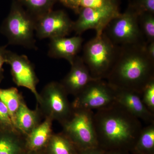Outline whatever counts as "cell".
I'll return each instance as SVG.
<instances>
[{
	"label": "cell",
	"mask_w": 154,
	"mask_h": 154,
	"mask_svg": "<svg viewBox=\"0 0 154 154\" xmlns=\"http://www.w3.org/2000/svg\"><path fill=\"white\" fill-rule=\"evenodd\" d=\"M114 89L116 102L124 106L133 115L148 125L154 123V114L143 104L140 94L128 90Z\"/></svg>",
	"instance_id": "4fadbf2b"
},
{
	"label": "cell",
	"mask_w": 154,
	"mask_h": 154,
	"mask_svg": "<svg viewBox=\"0 0 154 154\" xmlns=\"http://www.w3.org/2000/svg\"><path fill=\"white\" fill-rule=\"evenodd\" d=\"M75 145L62 131L53 134L45 150V154H75Z\"/></svg>",
	"instance_id": "ac0fdd59"
},
{
	"label": "cell",
	"mask_w": 154,
	"mask_h": 154,
	"mask_svg": "<svg viewBox=\"0 0 154 154\" xmlns=\"http://www.w3.org/2000/svg\"><path fill=\"white\" fill-rule=\"evenodd\" d=\"M31 12L30 16L35 19L51 11L54 0H21Z\"/></svg>",
	"instance_id": "44dd1931"
},
{
	"label": "cell",
	"mask_w": 154,
	"mask_h": 154,
	"mask_svg": "<svg viewBox=\"0 0 154 154\" xmlns=\"http://www.w3.org/2000/svg\"><path fill=\"white\" fill-rule=\"evenodd\" d=\"M74 22L63 11H50L35 20V32L40 39L66 37L73 31Z\"/></svg>",
	"instance_id": "8fae6325"
},
{
	"label": "cell",
	"mask_w": 154,
	"mask_h": 154,
	"mask_svg": "<svg viewBox=\"0 0 154 154\" xmlns=\"http://www.w3.org/2000/svg\"><path fill=\"white\" fill-rule=\"evenodd\" d=\"M94 120L98 144L110 146L136 143L143 128L140 120L116 102L96 110Z\"/></svg>",
	"instance_id": "7a4b0ae2"
},
{
	"label": "cell",
	"mask_w": 154,
	"mask_h": 154,
	"mask_svg": "<svg viewBox=\"0 0 154 154\" xmlns=\"http://www.w3.org/2000/svg\"><path fill=\"white\" fill-rule=\"evenodd\" d=\"M70 70L61 81L68 95L78 96L92 81L96 79L91 75L82 58L77 55L71 64Z\"/></svg>",
	"instance_id": "7c38bea8"
},
{
	"label": "cell",
	"mask_w": 154,
	"mask_h": 154,
	"mask_svg": "<svg viewBox=\"0 0 154 154\" xmlns=\"http://www.w3.org/2000/svg\"><path fill=\"white\" fill-rule=\"evenodd\" d=\"M0 100L8 108L13 122L16 112L22 102L24 101L22 94L15 87L7 89L0 88Z\"/></svg>",
	"instance_id": "d6986e66"
},
{
	"label": "cell",
	"mask_w": 154,
	"mask_h": 154,
	"mask_svg": "<svg viewBox=\"0 0 154 154\" xmlns=\"http://www.w3.org/2000/svg\"><path fill=\"white\" fill-rule=\"evenodd\" d=\"M64 5L79 13L80 0H60Z\"/></svg>",
	"instance_id": "83f0119b"
},
{
	"label": "cell",
	"mask_w": 154,
	"mask_h": 154,
	"mask_svg": "<svg viewBox=\"0 0 154 154\" xmlns=\"http://www.w3.org/2000/svg\"><path fill=\"white\" fill-rule=\"evenodd\" d=\"M119 46L103 32L86 43L82 57L91 75L96 79H106L115 62Z\"/></svg>",
	"instance_id": "3957f363"
},
{
	"label": "cell",
	"mask_w": 154,
	"mask_h": 154,
	"mask_svg": "<svg viewBox=\"0 0 154 154\" xmlns=\"http://www.w3.org/2000/svg\"><path fill=\"white\" fill-rule=\"evenodd\" d=\"M145 44L119 46L115 62L106 79L109 85L141 95L146 86L154 79V61L146 53Z\"/></svg>",
	"instance_id": "6da1fadb"
},
{
	"label": "cell",
	"mask_w": 154,
	"mask_h": 154,
	"mask_svg": "<svg viewBox=\"0 0 154 154\" xmlns=\"http://www.w3.org/2000/svg\"><path fill=\"white\" fill-rule=\"evenodd\" d=\"M114 154V153H113V154Z\"/></svg>",
	"instance_id": "1f68e13d"
},
{
	"label": "cell",
	"mask_w": 154,
	"mask_h": 154,
	"mask_svg": "<svg viewBox=\"0 0 154 154\" xmlns=\"http://www.w3.org/2000/svg\"><path fill=\"white\" fill-rule=\"evenodd\" d=\"M116 102L115 90L104 79H95L89 83L72 103L73 109L98 110Z\"/></svg>",
	"instance_id": "9c48e42d"
},
{
	"label": "cell",
	"mask_w": 154,
	"mask_h": 154,
	"mask_svg": "<svg viewBox=\"0 0 154 154\" xmlns=\"http://www.w3.org/2000/svg\"><path fill=\"white\" fill-rule=\"evenodd\" d=\"M145 50L149 57L154 61V42L146 43Z\"/></svg>",
	"instance_id": "f1b7e54d"
},
{
	"label": "cell",
	"mask_w": 154,
	"mask_h": 154,
	"mask_svg": "<svg viewBox=\"0 0 154 154\" xmlns=\"http://www.w3.org/2000/svg\"><path fill=\"white\" fill-rule=\"evenodd\" d=\"M25 136L18 131L0 129V154H23L26 150Z\"/></svg>",
	"instance_id": "e0dca14e"
},
{
	"label": "cell",
	"mask_w": 154,
	"mask_h": 154,
	"mask_svg": "<svg viewBox=\"0 0 154 154\" xmlns=\"http://www.w3.org/2000/svg\"><path fill=\"white\" fill-rule=\"evenodd\" d=\"M23 154H45V151H44L36 152L26 150Z\"/></svg>",
	"instance_id": "4dcf8cb0"
},
{
	"label": "cell",
	"mask_w": 154,
	"mask_h": 154,
	"mask_svg": "<svg viewBox=\"0 0 154 154\" xmlns=\"http://www.w3.org/2000/svg\"><path fill=\"white\" fill-rule=\"evenodd\" d=\"M154 14L143 13L139 15V22L146 43L154 42Z\"/></svg>",
	"instance_id": "7402d4cb"
},
{
	"label": "cell",
	"mask_w": 154,
	"mask_h": 154,
	"mask_svg": "<svg viewBox=\"0 0 154 154\" xmlns=\"http://www.w3.org/2000/svg\"><path fill=\"white\" fill-rule=\"evenodd\" d=\"M93 110L82 108L73 109L72 117L63 125L62 132L75 146L83 149L98 145Z\"/></svg>",
	"instance_id": "52a82bcc"
},
{
	"label": "cell",
	"mask_w": 154,
	"mask_h": 154,
	"mask_svg": "<svg viewBox=\"0 0 154 154\" xmlns=\"http://www.w3.org/2000/svg\"><path fill=\"white\" fill-rule=\"evenodd\" d=\"M0 129L3 130L19 131L14 126L8 108L1 100H0Z\"/></svg>",
	"instance_id": "603a6c76"
},
{
	"label": "cell",
	"mask_w": 154,
	"mask_h": 154,
	"mask_svg": "<svg viewBox=\"0 0 154 154\" xmlns=\"http://www.w3.org/2000/svg\"><path fill=\"white\" fill-rule=\"evenodd\" d=\"M139 15L133 5L123 14L111 20L104 32L111 42L118 46L145 44V40L141 31Z\"/></svg>",
	"instance_id": "5b68a950"
},
{
	"label": "cell",
	"mask_w": 154,
	"mask_h": 154,
	"mask_svg": "<svg viewBox=\"0 0 154 154\" xmlns=\"http://www.w3.org/2000/svg\"><path fill=\"white\" fill-rule=\"evenodd\" d=\"M6 63L11 66V74L14 83L18 87L30 90L39 102V94L36 86L39 82L33 65L25 55H19L8 50Z\"/></svg>",
	"instance_id": "30bf717a"
},
{
	"label": "cell",
	"mask_w": 154,
	"mask_h": 154,
	"mask_svg": "<svg viewBox=\"0 0 154 154\" xmlns=\"http://www.w3.org/2000/svg\"><path fill=\"white\" fill-rule=\"evenodd\" d=\"M136 146L141 152H150L154 148V123L143 128L136 143Z\"/></svg>",
	"instance_id": "ffe728a7"
},
{
	"label": "cell",
	"mask_w": 154,
	"mask_h": 154,
	"mask_svg": "<svg viewBox=\"0 0 154 154\" xmlns=\"http://www.w3.org/2000/svg\"><path fill=\"white\" fill-rule=\"evenodd\" d=\"M68 96L60 82H51L47 84L39 94L37 103L43 116L57 121L61 125L68 121L73 108Z\"/></svg>",
	"instance_id": "8992f818"
},
{
	"label": "cell",
	"mask_w": 154,
	"mask_h": 154,
	"mask_svg": "<svg viewBox=\"0 0 154 154\" xmlns=\"http://www.w3.org/2000/svg\"><path fill=\"white\" fill-rule=\"evenodd\" d=\"M79 16L73 23V31L81 35L89 29H94L96 35L104 32L112 19L120 14L117 0H106L104 5L95 8L81 9Z\"/></svg>",
	"instance_id": "ba28073f"
},
{
	"label": "cell",
	"mask_w": 154,
	"mask_h": 154,
	"mask_svg": "<svg viewBox=\"0 0 154 154\" xmlns=\"http://www.w3.org/2000/svg\"><path fill=\"white\" fill-rule=\"evenodd\" d=\"M83 42L80 35L70 38L58 37L50 39L48 55L52 58L64 59L70 65L79 52Z\"/></svg>",
	"instance_id": "5bb4252c"
},
{
	"label": "cell",
	"mask_w": 154,
	"mask_h": 154,
	"mask_svg": "<svg viewBox=\"0 0 154 154\" xmlns=\"http://www.w3.org/2000/svg\"><path fill=\"white\" fill-rule=\"evenodd\" d=\"M106 0H80L79 7L81 9L85 8H99L104 5Z\"/></svg>",
	"instance_id": "484cf974"
},
{
	"label": "cell",
	"mask_w": 154,
	"mask_h": 154,
	"mask_svg": "<svg viewBox=\"0 0 154 154\" xmlns=\"http://www.w3.org/2000/svg\"><path fill=\"white\" fill-rule=\"evenodd\" d=\"M133 6L139 14L143 13L154 14V0H138Z\"/></svg>",
	"instance_id": "d4e9b609"
},
{
	"label": "cell",
	"mask_w": 154,
	"mask_h": 154,
	"mask_svg": "<svg viewBox=\"0 0 154 154\" xmlns=\"http://www.w3.org/2000/svg\"><path fill=\"white\" fill-rule=\"evenodd\" d=\"M8 38L9 44L20 45L29 49H35V20L16 4L4 20L0 29Z\"/></svg>",
	"instance_id": "277c9868"
},
{
	"label": "cell",
	"mask_w": 154,
	"mask_h": 154,
	"mask_svg": "<svg viewBox=\"0 0 154 154\" xmlns=\"http://www.w3.org/2000/svg\"><path fill=\"white\" fill-rule=\"evenodd\" d=\"M51 118L46 117L44 121L25 136V146L27 150L44 151L54 133Z\"/></svg>",
	"instance_id": "9a60e30c"
},
{
	"label": "cell",
	"mask_w": 154,
	"mask_h": 154,
	"mask_svg": "<svg viewBox=\"0 0 154 154\" xmlns=\"http://www.w3.org/2000/svg\"><path fill=\"white\" fill-rule=\"evenodd\" d=\"M7 45L0 46V83L4 79L3 65L6 62L7 53L8 50L7 49Z\"/></svg>",
	"instance_id": "4316f807"
},
{
	"label": "cell",
	"mask_w": 154,
	"mask_h": 154,
	"mask_svg": "<svg viewBox=\"0 0 154 154\" xmlns=\"http://www.w3.org/2000/svg\"><path fill=\"white\" fill-rule=\"evenodd\" d=\"M95 148L87 149V151L83 152L80 154H102L99 150L95 149Z\"/></svg>",
	"instance_id": "f546056e"
},
{
	"label": "cell",
	"mask_w": 154,
	"mask_h": 154,
	"mask_svg": "<svg viewBox=\"0 0 154 154\" xmlns=\"http://www.w3.org/2000/svg\"><path fill=\"white\" fill-rule=\"evenodd\" d=\"M42 116H43L38 105L36 109L31 110L24 100L15 114L13 123L16 129L25 137L41 123Z\"/></svg>",
	"instance_id": "2e32d148"
},
{
	"label": "cell",
	"mask_w": 154,
	"mask_h": 154,
	"mask_svg": "<svg viewBox=\"0 0 154 154\" xmlns=\"http://www.w3.org/2000/svg\"><path fill=\"white\" fill-rule=\"evenodd\" d=\"M141 98L146 108L154 114V79L144 88L141 94Z\"/></svg>",
	"instance_id": "cb8c5ba5"
}]
</instances>
